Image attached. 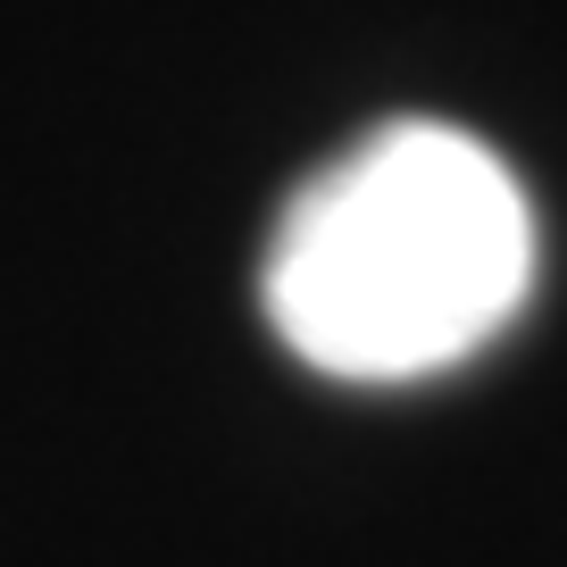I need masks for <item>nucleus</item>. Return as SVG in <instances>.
Returning a JSON list of instances; mask_svg holds the SVG:
<instances>
[{
	"label": "nucleus",
	"instance_id": "obj_1",
	"mask_svg": "<svg viewBox=\"0 0 567 567\" xmlns=\"http://www.w3.org/2000/svg\"><path fill=\"white\" fill-rule=\"evenodd\" d=\"M534 292V209L493 142L443 117L359 134L284 200L259 309L334 384H425L517 326Z\"/></svg>",
	"mask_w": 567,
	"mask_h": 567
}]
</instances>
